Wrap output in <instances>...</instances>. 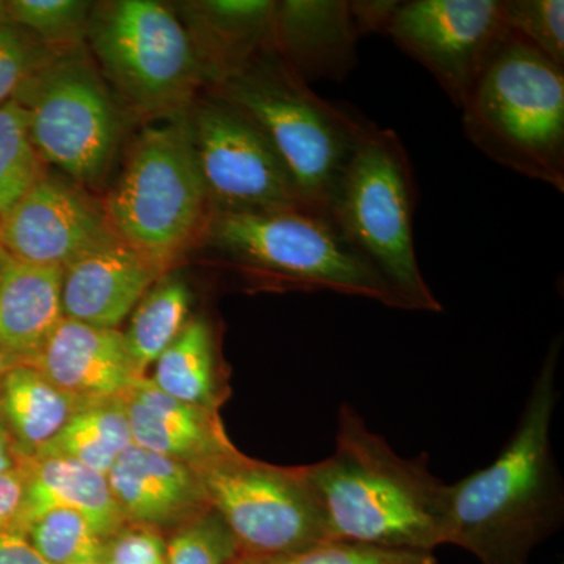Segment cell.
<instances>
[{"label": "cell", "instance_id": "obj_1", "mask_svg": "<svg viewBox=\"0 0 564 564\" xmlns=\"http://www.w3.org/2000/svg\"><path fill=\"white\" fill-rule=\"evenodd\" d=\"M560 351L555 337L496 462L448 485L447 544L481 564H529L533 549L562 525L564 488L551 443Z\"/></svg>", "mask_w": 564, "mask_h": 564}, {"label": "cell", "instance_id": "obj_2", "mask_svg": "<svg viewBox=\"0 0 564 564\" xmlns=\"http://www.w3.org/2000/svg\"><path fill=\"white\" fill-rule=\"evenodd\" d=\"M304 469L332 541L430 554L447 544L448 485L426 455L395 454L350 404L340 406L333 455Z\"/></svg>", "mask_w": 564, "mask_h": 564}, {"label": "cell", "instance_id": "obj_3", "mask_svg": "<svg viewBox=\"0 0 564 564\" xmlns=\"http://www.w3.org/2000/svg\"><path fill=\"white\" fill-rule=\"evenodd\" d=\"M212 96L265 135L306 203L329 218L337 187L373 122L315 95L272 43L240 73L215 85Z\"/></svg>", "mask_w": 564, "mask_h": 564}, {"label": "cell", "instance_id": "obj_4", "mask_svg": "<svg viewBox=\"0 0 564 564\" xmlns=\"http://www.w3.org/2000/svg\"><path fill=\"white\" fill-rule=\"evenodd\" d=\"M202 242L218 261L269 288L334 292L406 310L321 212H212Z\"/></svg>", "mask_w": 564, "mask_h": 564}, {"label": "cell", "instance_id": "obj_5", "mask_svg": "<svg viewBox=\"0 0 564 564\" xmlns=\"http://www.w3.org/2000/svg\"><path fill=\"white\" fill-rule=\"evenodd\" d=\"M462 111L489 159L564 193V68L510 35Z\"/></svg>", "mask_w": 564, "mask_h": 564}, {"label": "cell", "instance_id": "obj_6", "mask_svg": "<svg viewBox=\"0 0 564 564\" xmlns=\"http://www.w3.org/2000/svg\"><path fill=\"white\" fill-rule=\"evenodd\" d=\"M104 214L115 236L162 273L202 240L212 210L191 113L144 129L107 196Z\"/></svg>", "mask_w": 564, "mask_h": 564}, {"label": "cell", "instance_id": "obj_7", "mask_svg": "<svg viewBox=\"0 0 564 564\" xmlns=\"http://www.w3.org/2000/svg\"><path fill=\"white\" fill-rule=\"evenodd\" d=\"M414 207L415 180L408 152L395 132L373 124L337 187L329 220L408 311L441 313L443 306L415 254Z\"/></svg>", "mask_w": 564, "mask_h": 564}, {"label": "cell", "instance_id": "obj_8", "mask_svg": "<svg viewBox=\"0 0 564 564\" xmlns=\"http://www.w3.org/2000/svg\"><path fill=\"white\" fill-rule=\"evenodd\" d=\"M87 36L107 79L139 113L176 117L210 84L187 28L161 2L118 0L98 7Z\"/></svg>", "mask_w": 564, "mask_h": 564}, {"label": "cell", "instance_id": "obj_9", "mask_svg": "<svg viewBox=\"0 0 564 564\" xmlns=\"http://www.w3.org/2000/svg\"><path fill=\"white\" fill-rule=\"evenodd\" d=\"M13 99L24 110L41 161L82 184H98L109 173L120 144V113L82 47L55 52Z\"/></svg>", "mask_w": 564, "mask_h": 564}, {"label": "cell", "instance_id": "obj_10", "mask_svg": "<svg viewBox=\"0 0 564 564\" xmlns=\"http://www.w3.org/2000/svg\"><path fill=\"white\" fill-rule=\"evenodd\" d=\"M192 467L240 554H292L332 541L304 466H270L232 447Z\"/></svg>", "mask_w": 564, "mask_h": 564}, {"label": "cell", "instance_id": "obj_11", "mask_svg": "<svg viewBox=\"0 0 564 564\" xmlns=\"http://www.w3.org/2000/svg\"><path fill=\"white\" fill-rule=\"evenodd\" d=\"M191 122L212 212L314 210L270 141L242 113L212 96L191 111Z\"/></svg>", "mask_w": 564, "mask_h": 564}, {"label": "cell", "instance_id": "obj_12", "mask_svg": "<svg viewBox=\"0 0 564 564\" xmlns=\"http://www.w3.org/2000/svg\"><path fill=\"white\" fill-rule=\"evenodd\" d=\"M388 35L433 74L459 110L510 39L503 0L400 2Z\"/></svg>", "mask_w": 564, "mask_h": 564}, {"label": "cell", "instance_id": "obj_13", "mask_svg": "<svg viewBox=\"0 0 564 564\" xmlns=\"http://www.w3.org/2000/svg\"><path fill=\"white\" fill-rule=\"evenodd\" d=\"M118 240L104 210L73 185L41 177L0 220V248L14 261L65 269Z\"/></svg>", "mask_w": 564, "mask_h": 564}, {"label": "cell", "instance_id": "obj_14", "mask_svg": "<svg viewBox=\"0 0 564 564\" xmlns=\"http://www.w3.org/2000/svg\"><path fill=\"white\" fill-rule=\"evenodd\" d=\"M29 364L84 403L121 399L139 377L122 333L69 318H63Z\"/></svg>", "mask_w": 564, "mask_h": 564}, {"label": "cell", "instance_id": "obj_15", "mask_svg": "<svg viewBox=\"0 0 564 564\" xmlns=\"http://www.w3.org/2000/svg\"><path fill=\"white\" fill-rule=\"evenodd\" d=\"M162 272L120 239L63 269V315L69 321L117 329Z\"/></svg>", "mask_w": 564, "mask_h": 564}, {"label": "cell", "instance_id": "obj_16", "mask_svg": "<svg viewBox=\"0 0 564 564\" xmlns=\"http://www.w3.org/2000/svg\"><path fill=\"white\" fill-rule=\"evenodd\" d=\"M358 40L344 0L276 2L270 43L307 85L345 79L358 62Z\"/></svg>", "mask_w": 564, "mask_h": 564}, {"label": "cell", "instance_id": "obj_17", "mask_svg": "<svg viewBox=\"0 0 564 564\" xmlns=\"http://www.w3.org/2000/svg\"><path fill=\"white\" fill-rule=\"evenodd\" d=\"M126 521L161 525L185 522L207 510L198 475L191 464L131 445L107 474Z\"/></svg>", "mask_w": 564, "mask_h": 564}, {"label": "cell", "instance_id": "obj_18", "mask_svg": "<svg viewBox=\"0 0 564 564\" xmlns=\"http://www.w3.org/2000/svg\"><path fill=\"white\" fill-rule=\"evenodd\" d=\"M121 400L137 447L191 466L232 448L217 411L174 399L150 377H137Z\"/></svg>", "mask_w": 564, "mask_h": 564}, {"label": "cell", "instance_id": "obj_19", "mask_svg": "<svg viewBox=\"0 0 564 564\" xmlns=\"http://www.w3.org/2000/svg\"><path fill=\"white\" fill-rule=\"evenodd\" d=\"M272 0H202L185 3L187 31L218 85L250 65L272 40Z\"/></svg>", "mask_w": 564, "mask_h": 564}, {"label": "cell", "instance_id": "obj_20", "mask_svg": "<svg viewBox=\"0 0 564 564\" xmlns=\"http://www.w3.org/2000/svg\"><path fill=\"white\" fill-rule=\"evenodd\" d=\"M25 492L14 532L24 534L35 519L50 511H74L87 518L102 536L111 538L128 524L110 491L107 475L73 459L43 456L24 464Z\"/></svg>", "mask_w": 564, "mask_h": 564}, {"label": "cell", "instance_id": "obj_21", "mask_svg": "<svg viewBox=\"0 0 564 564\" xmlns=\"http://www.w3.org/2000/svg\"><path fill=\"white\" fill-rule=\"evenodd\" d=\"M63 269L10 259L0 274V348L29 364L61 325Z\"/></svg>", "mask_w": 564, "mask_h": 564}, {"label": "cell", "instance_id": "obj_22", "mask_svg": "<svg viewBox=\"0 0 564 564\" xmlns=\"http://www.w3.org/2000/svg\"><path fill=\"white\" fill-rule=\"evenodd\" d=\"M84 404L31 364L18 362L0 388V417L24 458H35Z\"/></svg>", "mask_w": 564, "mask_h": 564}, {"label": "cell", "instance_id": "obj_23", "mask_svg": "<svg viewBox=\"0 0 564 564\" xmlns=\"http://www.w3.org/2000/svg\"><path fill=\"white\" fill-rule=\"evenodd\" d=\"M152 383L181 402L217 411L225 399V383L217 339L203 315L188 321L174 343L154 364Z\"/></svg>", "mask_w": 564, "mask_h": 564}, {"label": "cell", "instance_id": "obj_24", "mask_svg": "<svg viewBox=\"0 0 564 564\" xmlns=\"http://www.w3.org/2000/svg\"><path fill=\"white\" fill-rule=\"evenodd\" d=\"M132 445L128 414L121 399L84 403L62 432L35 458L55 456L73 459L107 475L115 462Z\"/></svg>", "mask_w": 564, "mask_h": 564}, {"label": "cell", "instance_id": "obj_25", "mask_svg": "<svg viewBox=\"0 0 564 564\" xmlns=\"http://www.w3.org/2000/svg\"><path fill=\"white\" fill-rule=\"evenodd\" d=\"M192 292L180 278H163L133 310L124 336L133 370L147 377L163 351L191 321Z\"/></svg>", "mask_w": 564, "mask_h": 564}, {"label": "cell", "instance_id": "obj_26", "mask_svg": "<svg viewBox=\"0 0 564 564\" xmlns=\"http://www.w3.org/2000/svg\"><path fill=\"white\" fill-rule=\"evenodd\" d=\"M41 158L29 135L20 104L10 99L0 106V220L43 177Z\"/></svg>", "mask_w": 564, "mask_h": 564}, {"label": "cell", "instance_id": "obj_27", "mask_svg": "<svg viewBox=\"0 0 564 564\" xmlns=\"http://www.w3.org/2000/svg\"><path fill=\"white\" fill-rule=\"evenodd\" d=\"M24 536L50 564L104 562L110 540L87 518L66 510L40 516L25 529Z\"/></svg>", "mask_w": 564, "mask_h": 564}, {"label": "cell", "instance_id": "obj_28", "mask_svg": "<svg viewBox=\"0 0 564 564\" xmlns=\"http://www.w3.org/2000/svg\"><path fill=\"white\" fill-rule=\"evenodd\" d=\"M11 24L24 29L52 50L80 47L88 33L91 7L79 0H11Z\"/></svg>", "mask_w": 564, "mask_h": 564}, {"label": "cell", "instance_id": "obj_29", "mask_svg": "<svg viewBox=\"0 0 564 564\" xmlns=\"http://www.w3.org/2000/svg\"><path fill=\"white\" fill-rule=\"evenodd\" d=\"M508 32L564 68L563 0H503Z\"/></svg>", "mask_w": 564, "mask_h": 564}, {"label": "cell", "instance_id": "obj_30", "mask_svg": "<svg viewBox=\"0 0 564 564\" xmlns=\"http://www.w3.org/2000/svg\"><path fill=\"white\" fill-rule=\"evenodd\" d=\"M236 540L212 508L193 516L166 543V564H232Z\"/></svg>", "mask_w": 564, "mask_h": 564}, {"label": "cell", "instance_id": "obj_31", "mask_svg": "<svg viewBox=\"0 0 564 564\" xmlns=\"http://www.w3.org/2000/svg\"><path fill=\"white\" fill-rule=\"evenodd\" d=\"M232 564H436L430 552L392 551L373 545L329 541L280 555L237 554Z\"/></svg>", "mask_w": 564, "mask_h": 564}, {"label": "cell", "instance_id": "obj_32", "mask_svg": "<svg viewBox=\"0 0 564 564\" xmlns=\"http://www.w3.org/2000/svg\"><path fill=\"white\" fill-rule=\"evenodd\" d=\"M57 51L18 25H0V106L13 99L21 85Z\"/></svg>", "mask_w": 564, "mask_h": 564}, {"label": "cell", "instance_id": "obj_33", "mask_svg": "<svg viewBox=\"0 0 564 564\" xmlns=\"http://www.w3.org/2000/svg\"><path fill=\"white\" fill-rule=\"evenodd\" d=\"M106 564H166V543L159 529L124 524L107 544Z\"/></svg>", "mask_w": 564, "mask_h": 564}, {"label": "cell", "instance_id": "obj_34", "mask_svg": "<svg viewBox=\"0 0 564 564\" xmlns=\"http://www.w3.org/2000/svg\"><path fill=\"white\" fill-rule=\"evenodd\" d=\"M399 6L400 2L397 0L348 2L352 25H355L358 36L369 35V33H386L388 35L389 25H391Z\"/></svg>", "mask_w": 564, "mask_h": 564}, {"label": "cell", "instance_id": "obj_35", "mask_svg": "<svg viewBox=\"0 0 564 564\" xmlns=\"http://www.w3.org/2000/svg\"><path fill=\"white\" fill-rule=\"evenodd\" d=\"M24 464L0 473V532L13 530L20 518L25 492Z\"/></svg>", "mask_w": 564, "mask_h": 564}, {"label": "cell", "instance_id": "obj_36", "mask_svg": "<svg viewBox=\"0 0 564 564\" xmlns=\"http://www.w3.org/2000/svg\"><path fill=\"white\" fill-rule=\"evenodd\" d=\"M0 564H50L33 549L28 538L14 530L0 532Z\"/></svg>", "mask_w": 564, "mask_h": 564}, {"label": "cell", "instance_id": "obj_37", "mask_svg": "<svg viewBox=\"0 0 564 564\" xmlns=\"http://www.w3.org/2000/svg\"><path fill=\"white\" fill-rule=\"evenodd\" d=\"M25 462H28V458H24L21 452L18 451L13 436H11L9 429L0 417V473L18 469Z\"/></svg>", "mask_w": 564, "mask_h": 564}, {"label": "cell", "instance_id": "obj_38", "mask_svg": "<svg viewBox=\"0 0 564 564\" xmlns=\"http://www.w3.org/2000/svg\"><path fill=\"white\" fill-rule=\"evenodd\" d=\"M14 364L18 362L11 358L9 352L3 351L2 348H0V388H2L3 377H6V373L9 372L10 367L14 366Z\"/></svg>", "mask_w": 564, "mask_h": 564}, {"label": "cell", "instance_id": "obj_39", "mask_svg": "<svg viewBox=\"0 0 564 564\" xmlns=\"http://www.w3.org/2000/svg\"><path fill=\"white\" fill-rule=\"evenodd\" d=\"M11 24L10 13H9V3L2 2L0 0V25Z\"/></svg>", "mask_w": 564, "mask_h": 564}, {"label": "cell", "instance_id": "obj_40", "mask_svg": "<svg viewBox=\"0 0 564 564\" xmlns=\"http://www.w3.org/2000/svg\"><path fill=\"white\" fill-rule=\"evenodd\" d=\"M7 261H9V256L6 254V251L0 248V274H2L3 267H6Z\"/></svg>", "mask_w": 564, "mask_h": 564}, {"label": "cell", "instance_id": "obj_41", "mask_svg": "<svg viewBox=\"0 0 564 564\" xmlns=\"http://www.w3.org/2000/svg\"><path fill=\"white\" fill-rule=\"evenodd\" d=\"M79 564H106V562H90V563H79Z\"/></svg>", "mask_w": 564, "mask_h": 564}]
</instances>
